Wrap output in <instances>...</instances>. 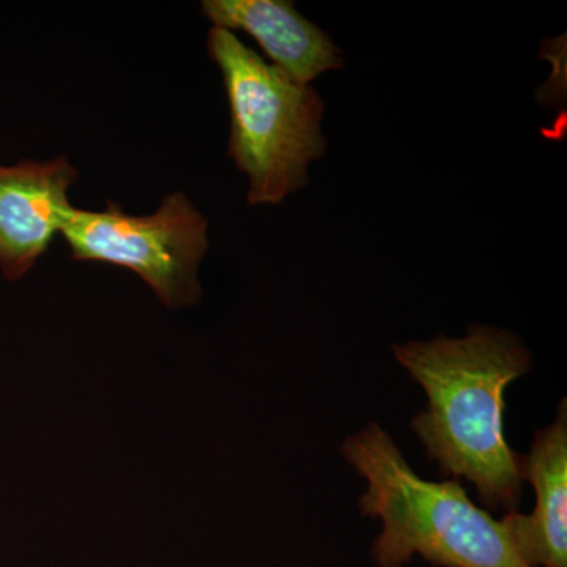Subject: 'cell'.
Instances as JSON below:
<instances>
[{
    "instance_id": "obj_3",
    "label": "cell",
    "mask_w": 567,
    "mask_h": 567,
    "mask_svg": "<svg viewBox=\"0 0 567 567\" xmlns=\"http://www.w3.org/2000/svg\"><path fill=\"white\" fill-rule=\"evenodd\" d=\"M207 51L223 73L229 156L249 177L248 203L281 204L308 185L309 164L327 151L323 100L311 84H295L226 29H212Z\"/></svg>"
},
{
    "instance_id": "obj_1",
    "label": "cell",
    "mask_w": 567,
    "mask_h": 567,
    "mask_svg": "<svg viewBox=\"0 0 567 567\" xmlns=\"http://www.w3.org/2000/svg\"><path fill=\"white\" fill-rule=\"evenodd\" d=\"M394 354L429 398L427 410L412 421L429 458L445 475L475 484L484 505L514 513L522 464L506 443L503 398L532 369L524 342L507 331L472 324L465 338L394 346Z\"/></svg>"
},
{
    "instance_id": "obj_4",
    "label": "cell",
    "mask_w": 567,
    "mask_h": 567,
    "mask_svg": "<svg viewBox=\"0 0 567 567\" xmlns=\"http://www.w3.org/2000/svg\"><path fill=\"white\" fill-rule=\"evenodd\" d=\"M207 219L183 193L164 197L153 215H126L107 203L103 212L74 207L62 235L73 260L128 268L152 287L167 308L203 298L197 268L208 249Z\"/></svg>"
},
{
    "instance_id": "obj_2",
    "label": "cell",
    "mask_w": 567,
    "mask_h": 567,
    "mask_svg": "<svg viewBox=\"0 0 567 567\" xmlns=\"http://www.w3.org/2000/svg\"><path fill=\"white\" fill-rule=\"evenodd\" d=\"M341 453L368 481L361 514L382 520L371 550L377 567H402L415 555L442 567H528L505 522L477 507L457 481L421 480L379 424L347 439Z\"/></svg>"
},
{
    "instance_id": "obj_5",
    "label": "cell",
    "mask_w": 567,
    "mask_h": 567,
    "mask_svg": "<svg viewBox=\"0 0 567 567\" xmlns=\"http://www.w3.org/2000/svg\"><path fill=\"white\" fill-rule=\"evenodd\" d=\"M78 171L65 158L0 164V271L20 281L62 233Z\"/></svg>"
},
{
    "instance_id": "obj_7",
    "label": "cell",
    "mask_w": 567,
    "mask_h": 567,
    "mask_svg": "<svg viewBox=\"0 0 567 567\" xmlns=\"http://www.w3.org/2000/svg\"><path fill=\"white\" fill-rule=\"evenodd\" d=\"M522 480L533 484L536 507L503 522L528 567H567V402L554 424L537 431L528 456L520 457Z\"/></svg>"
},
{
    "instance_id": "obj_6",
    "label": "cell",
    "mask_w": 567,
    "mask_h": 567,
    "mask_svg": "<svg viewBox=\"0 0 567 567\" xmlns=\"http://www.w3.org/2000/svg\"><path fill=\"white\" fill-rule=\"evenodd\" d=\"M203 11L215 28L251 35L295 84L309 85L324 71L344 66L334 41L287 0H205Z\"/></svg>"
}]
</instances>
